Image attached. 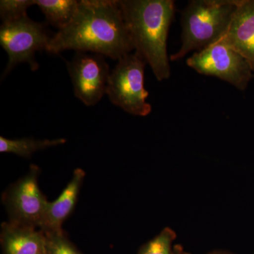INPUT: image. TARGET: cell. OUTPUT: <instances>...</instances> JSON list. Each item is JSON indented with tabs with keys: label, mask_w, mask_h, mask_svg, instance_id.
I'll list each match as a JSON object with an SVG mask.
<instances>
[{
	"label": "cell",
	"mask_w": 254,
	"mask_h": 254,
	"mask_svg": "<svg viewBox=\"0 0 254 254\" xmlns=\"http://www.w3.org/2000/svg\"><path fill=\"white\" fill-rule=\"evenodd\" d=\"M91 52L119 60L134 50L119 1L82 0L71 22L55 33L46 51Z\"/></svg>",
	"instance_id": "1"
},
{
	"label": "cell",
	"mask_w": 254,
	"mask_h": 254,
	"mask_svg": "<svg viewBox=\"0 0 254 254\" xmlns=\"http://www.w3.org/2000/svg\"><path fill=\"white\" fill-rule=\"evenodd\" d=\"M134 50L150 65L159 81L170 76L167 42L175 14L173 0L119 1Z\"/></svg>",
	"instance_id": "2"
},
{
	"label": "cell",
	"mask_w": 254,
	"mask_h": 254,
	"mask_svg": "<svg viewBox=\"0 0 254 254\" xmlns=\"http://www.w3.org/2000/svg\"><path fill=\"white\" fill-rule=\"evenodd\" d=\"M240 0H193L182 11V46L170 60L177 61L221 39Z\"/></svg>",
	"instance_id": "3"
},
{
	"label": "cell",
	"mask_w": 254,
	"mask_h": 254,
	"mask_svg": "<svg viewBox=\"0 0 254 254\" xmlns=\"http://www.w3.org/2000/svg\"><path fill=\"white\" fill-rule=\"evenodd\" d=\"M146 62L139 53H128L118 60L110 72L106 94L113 104L127 113L144 117L151 112L144 86Z\"/></svg>",
	"instance_id": "4"
},
{
	"label": "cell",
	"mask_w": 254,
	"mask_h": 254,
	"mask_svg": "<svg viewBox=\"0 0 254 254\" xmlns=\"http://www.w3.org/2000/svg\"><path fill=\"white\" fill-rule=\"evenodd\" d=\"M187 64L200 74L220 78L241 91L254 77L248 62L221 39L195 53Z\"/></svg>",
	"instance_id": "5"
},
{
	"label": "cell",
	"mask_w": 254,
	"mask_h": 254,
	"mask_svg": "<svg viewBox=\"0 0 254 254\" xmlns=\"http://www.w3.org/2000/svg\"><path fill=\"white\" fill-rule=\"evenodd\" d=\"M51 37L44 24L36 22L28 16L11 22L2 23L0 27V44L9 57L3 76L18 64H29L33 71L39 67L35 54L46 50Z\"/></svg>",
	"instance_id": "6"
},
{
	"label": "cell",
	"mask_w": 254,
	"mask_h": 254,
	"mask_svg": "<svg viewBox=\"0 0 254 254\" xmlns=\"http://www.w3.org/2000/svg\"><path fill=\"white\" fill-rule=\"evenodd\" d=\"M39 168L32 165L26 175L11 185L2 196L10 223L41 230L48 200L39 185Z\"/></svg>",
	"instance_id": "7"
},
{
	"label": "cell",
	"mask_w": 254,
	"mask_h": 254,
	"mask_svg": "<svg viewBox=\"0 0 254 254\" xmlns=\"http://www.w3.org/2000/svg\"><path fill=\"white\" fill-rule=\"evenodd\" d=\"M67 67L75 96L87 106L97 104L106 94L111 71L103 55L76 52Z\"/></svg>",
	"instance_id": "8"
},
{
	"label": "cell",
	"mask_w": 254,
	"mask_h": 254,
	"mask_svg": "<svg viewBox=\"0 0 254 254\" xmlns=\"http://www.w3.org/2000/svg\"><path fill=\"white\" fill-rule=\"evenodd\" d=\"M222 41L236 51L254 72V0H240Z\"/></svg>",
	"instance_id": "9"
},
{
	"label": "cell",
	"mask_w": 254,
	"mask_h": 254,
	"mask_svg": "<svg viewBox=\"0 0 254 254\" xmlns=\"http://www.w3.org/2000/svg\"><path fill=\"white\" fill-rule=\"evenodd\" d=\"M85 176L86 173L82 169H76L60 196L54 201L48 202L41 231L44 233L63 231L62 225L76 204Z\"/></svg>",
	"instance_id": "10"
},
{
	"label": "cell",
	"mask_w": 254,
	"mask_h": 254,
	"mask_svg": "<svg viewBox=\"0 0 254 254\" xmlns=\"http://www.w3.org/2000/svg\"><path fill=\"white\" fill-rule=\"evenodd\" d=\"M0 241L2 254H46V235L39 229L3 222Z\"/></svg>",
	"instance_id": "11"
},
{
	"label": "cell",
	"mask_w": 254,
	"mask_h": 254,
	"mask_svg": "<svg viewBox=\"0 0 254 254\" xmlns=\"http://www.w3.org/2000/svg\"><path fill=\"white\" fill-rule=\"evenodd\" d=\"M79 1L76 0H36V4L52 26L61 30L71 22Z\"/></svg>",
	"instance_id": "12"
},
{
	"label": "cell",
	"mask_w": 254,
	"mask_h": 254,
	"mask_svg": "<svg viewBox=\"0 0 254 254\" xmlns=\"http://www.w3.org/2000/svg\"><path fill=\"white\" fill-rule=\"evenodd\" d=\"M66 142V139L64 138H56V139L52 140H36L27 138L10 139V138L1 136L0 137V152L12 153L23 158H28L38 150L63 145Z\"/></svg>",
	"instance_id": "13"
},
{
	"label": "cell",
	"mask_w": 254,
	"mask_h": 254,
	"mask_svg": "<svg viewBox=\"0 0 254 254\" xmlns=\"http://www.w3.org/2000/svg\"><path fill=\"white\" fill-rule=\"evenodd\" d=\"M176 233L170 227L163 229L159 235L141 247L138 254H173V243Z\"/></svg>",
	"instance_id": "14"
},
{
	"label": "cell",
	"mask_w": 254,
	"mask_h": 254,
	"mask_svg": "<svg viewBox=\"0 0 254 254\" xmlns=\"http://www.w3.org/2000/svg\"><path fill=\"white\" fill-rule=\"evenodd\" d=\"M36 0H1L0 1V16L3 23L11 22L27 16V9Z\"/></svg>",
	"instance_id": "15"
},
{
	"label": "cell",
	"mask_w": 254,
	"mask_h": 254,
	"mask_svg": "<svg viewBox=\"0 0 254 254\" xmlns=\"http://www.w3.org/2000/svg\"><path fill=\"white\" fill-rule=\"evenodd\" d=\"M44 234L46 254H83L68 240L63 231Z\"/></svg>",
	"instance_id": "16"
},
{
	"label": "cell",
	"mask_w": 254,
	"mask_h": 254,
	"mask_svg": "<svg viewBox=\"0 0 254 254\" xmlns=\"http://www.w3.org/2000/svg\"><path fill=\"white\" fill-rule=\"evenodd\" d=\"M173 254H190L187 253L184 250L183 247L181 245H175L173 248Z\"/></svg>",
	"instance_id": "17"
},
{
	"label": "cell",
	"mask_w": 254,
	"mask_h": 254,
	"mask_svg": "<svg viewBox=\"0 0 254 254\" xmlns=\"http://www.w3.org/2000/svg\"><path fill=\"white\" fill-rule=\"evenodd\" d=\"M208 254H232L228 252L225 251H214V252H210Z\"/></svg>",
	"instance_id": "18"
}]
</instances>
